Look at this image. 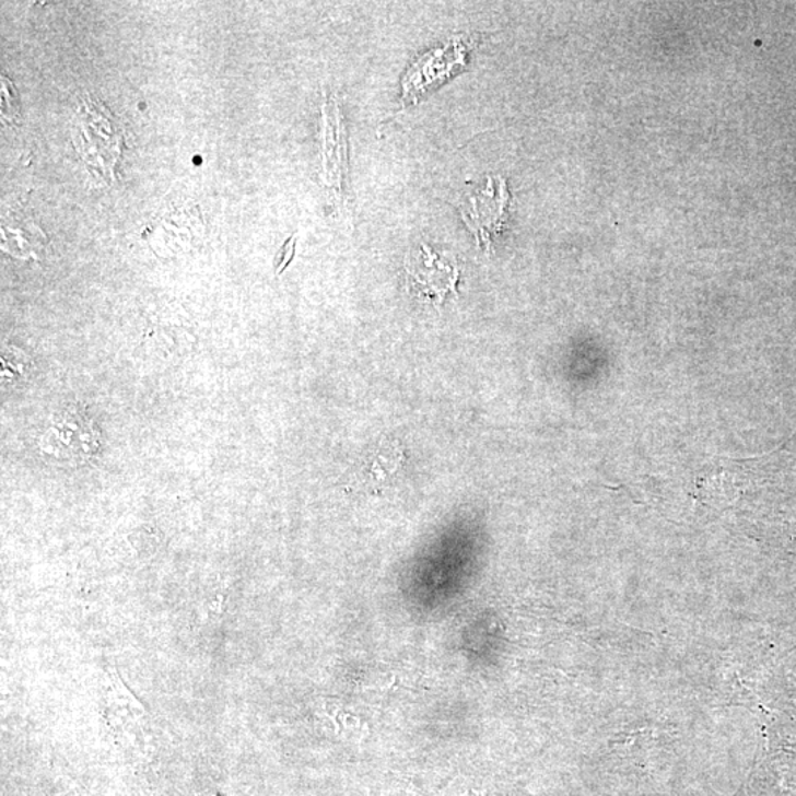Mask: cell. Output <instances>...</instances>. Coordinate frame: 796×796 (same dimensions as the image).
I'll use <instances>...</instances> for the list:
<instances>
[{"instance_id": "1", "label": "cell", "mask_w": 796, "mask_h": 796, "mask_svg": "<svg viewBox=\"0 0 796 796\" xmlns=\"http://www.w3.org/2000/svg\"><path fill=\"white\" fill-rule=\"evenodd\" d=\"M71 133L92 182L113 184L122 154V133L113 114L96 99L86 97L74 114Z\"/></svg>"}, {"instance_id": "2", "label": "cell", "mask_w": 796, "mask_h": 796, "mask_svg": "<svg viewBox=\"0 0 796 796\" xmlns=\"http://www.w3.org/2000/svg\"><path fill=\"white\" fill-rule=\"evenodd\" d=\"M409 291L418 298L440 306L456 294L459 269L452 258L431 251L426 245L412 249L405 261Z\"/></svg>"}, {"instance_id": "3", "label": "cell", "mask_w": 796, "mask_h": 796, "mask_svg": "<svg viewBox=\"0 0 796 796\" xmlns=\"http://www.w3.org/2000/svg\"><path fill=\"white\" fill-rule=\"evenodd\" d=\"M507 202L510 192L506 182L501 177L489 179L484 188L461 202V218L482 244L489 245L491 236L501 232L506 220Z\"/></svg>"}, {"instance_id": "4", "label": "cell", "mask_w": 796, "mask_h": 796, "mask_svg": "<svg viewBox=\"0 0 796 796\" xmlns=\"http://www.w3.org/2000/svg\"><path fill=\"white\" fill-rule=\"evenodd\" d=\"M96 448L97 435L92 422L74 410L55 419L42 440V450L63 460L87 459Z\"/></svg>"}, {"instance_id": "5", "label": "cell", "mask_w": 796, "mask_h": 796, "mask_svg": "<svg viewBox=\"0 0 796 796\" xmlns=\"http://www.w3.org/2000/svg\"><path fill=\"white\" fill-rule=\"evenodd\" d=\"M3 249L16 257L39 256L45 245L42 229L32 220L10 215L2 222Z\"/></svg>"}, {"instance_id": "6", "label": "cell", "mask_w": 796, "mask_h": 796, "mask_svg": "<svg viewBox=\"0 0 796 796\" xmlns=\"http://www.w3.org/2000/svg\"><path fill=\"white\" fill-rule=\"evenodd\" d=\"M401 456L403 455H401L396 446L381 448L370 467L371 478H374L372 481L384 482L389 473L396 472L398 465H400Z\"/></svg>"}, {"instance_id": "7", "label": "cell", "mask_w": 796, "mask_h": 796, "mask_svg": "<svg viewBox=\"0 0 796 796\" xmlns=\"http://www.w3.org/2000/svg\"><path fill=\"white\" fill-rule=\"evenodd\" d=\"M14 87L10 80L2 78V117L8 122L19 120V103H16Z\"/></svg>"}, {"instance_id": "8", "label": "cell", "mask_w": 796, "mask_h": 796, "mask_svg": "<svg viewBox=\"0 0 796 796\" xmlns=\"http://www.w3.org/2000/svg\"><path fill=\"white\" fill-rule=\"evenodd\" d=\"M197 796H219V795L214 794V792H202V794H198Z\"/></svg>"}]
</instances>
